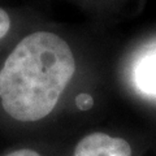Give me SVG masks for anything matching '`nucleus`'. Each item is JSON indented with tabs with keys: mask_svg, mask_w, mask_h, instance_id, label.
I'll return each mask as SVG.
<instances>
[{
	"mask_svg": "<svg viewBox=\"0 0 156 156\" xmlns=\"http://www.w3.org/2000/svg\"><path fill=\"white\" fill-rule=\"evenodd\" d=\"M134 83L144 94L156 95V47L151 48L136 61Z\"/></svg>",
	"mask_w": 156,
	"mask_h": 156,
	"instance_id": "nucleus-3",
	"label": "nucleus"
},
{
	"mask_svg": "<svg viewBox=\"0 0 156 156\" xmlns=\"http://www.w3.org/2000/svg\"><path fill=\"white\" fill-rule=\"evenodd\" d=\"M76 104L81 111H87V109L91 108L92 104H94V99H92V96L90 94H85V92H82V94L77 95Z\"/></svg>",
	"mask_w": 156,
	"mask_h": 156,
	"instance_id": "nucleus-4",
	"label": "nucleus"
},
{
	"mask_svg": "<svg viewBox=\"0 0 156 156\" xmlns=\"http://www.w3.org/2000/svg\"><path fill=\"white\" fill-rule=\"evenodd\" d=\"M73 156H131V147L122 138L91 133L78 142Z\"/></svg>",
	"mask_w": 156,
	"mask_h": 156,
	"instance_id": "nucleus-2",
	"label": "nucleus"
},
{
	"mask_svg": "<svg viewBox=\"0 0 156 156\" xmlns=\"http://www.w3.org/2000/svg\"><path fill=\"white\" fill-rule=\"evenodd\" d=\"M69 44L50 31L21 39L0 69V101L12 119L31 122L44 119L74 76Z\"/></svg>",
	"mask_w": 156,
	"mask_h": 156,
	"instance_id": "nucleus-1",
	"label": "nucleus"
},
{
	"mask_svg": "<svg viewBox=\"0 0 156 156\" xmlns=\"http://www.w3.org/2000/svg\"><path fill=\"white\" fill-rule=\"evenodd\" d=\"M5 156H41L37 151L34 150H29V148H22V150H17V151H13V152L8 154Z\"/></svg>",
	"mask_w": 156,
	"mask_h": 156,
	"instance_id": "nucleus-6",
	"label": "nucleus"
},
{
	"mask_svg": "<svg viewBox=\"0 0 156 156\" xmlns=\"http://www.w3.org/2000/svg\"><path fill=\"white\" fill-rule=\"evenodd\" d=\"M11 29V18L4 9L0 8V39L4 38Z\"/></svg>",
	"mask_w": 156,
	"mask_h": 156,
	"instance_id": "nucleus-5",
	"label": "nucleus"
}]
</instances>
